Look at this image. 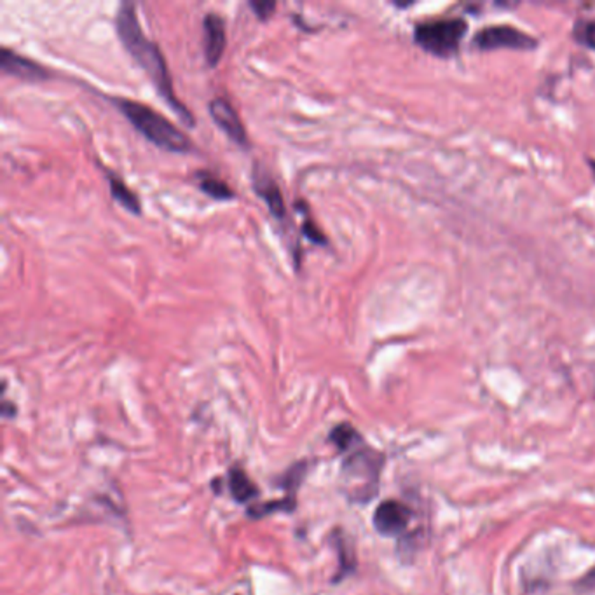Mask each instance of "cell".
Listing matches in <instances>:
<instances>
[{"label":"cell","mask_w":595,"mask_h":595,"mask_svg":"<svg viewBox=\"0 0 595 595\" xmlns=\"http://www.w3.org/2000/svg\"><path fill=\"white\" fill-rule=\"evenodd\" d=\"M204 59L208 67H217L226 51V22L217 13H208L203 20Z\"/></svg>","instance_id":"9"},{"label":"cell","mask_w":595,"mask_h":595,"mask_svg":"<svg viewBox=\"0 0 595 595\" xmlns=\"http://www.w3.org/2000/svg\"><path fill=\"white\" fill-rule=\"evenodd\" d=\"M576 589L581 592H592L595 590V569H592L589 574H585L578 583Z\"/></svg>","instance_id":"18"},{"label":"cell","mask_w":595,"mask_h":595,"mask_svg":"<svg viewBox=\"0 0 595 595\" xmlns=\"http://www.w3.org/2000/svg\"><path fill=\"white\" fill-rule=\"evenodd\" d=\"M250 7H252V11L256 13V16L260 22H266L275 13L276 2H273V0H250Z\"/></svg>","instance_id":"16"},{"label":"cell","mask_w":595,"mask_h":595,"mask_svg":"<svg viewBox=\"0 0 595 595\" xmlns=\"http://www.w3.org/2000/svg\"><path fill=\"white\" fill-rule=\"evenodd\" d=\"M572 37L578 44L595 50V18H580L572 27Z\"/></svg>","instance_id":"15"},{"label":"cell","mask_w":595,"mask_h":595,"mask_svg":"<svg viewBox=\"0 0 595 595\" xmlns=\"http://www.w3.org/2000/svg\"><path fill=\"white\" fill-rule=\"evenodd\" d=\"M113 102L121 113L135 126V130L156 147L176 154H185L194 149L191 139L165 115L130 98H113Z\"/></svg>","instance_id":"2"},{"label":"cell","mask_w":595,"mask_h":595,"mask_svg":"<svg viewBox=\"0 0 595 595\" xmlns=\"http://www.w3.org/2000/svg\"><path fill=\"white\" fill-rule=\"evenodd\" d=\"M115 30L117 35L124 46V50L135 58V61L142 67L145 74L150 77V81L156 86L158 93L165 98V102L171 107V111L178 115V119L187 126L193 128L196 124V119L189 109L178 102L173 83H171L170 70L165 61L161 50L156 42H152L145 33L142 25L137 16V5L133 2H122L119 5L117 16H115Z\"/></svg>","instance_id":"1"},{"label":"cell","mask_w":595,"mask_h":595,"mask_svg":"<svg viewBox=\"0 0 595 595\" xmlns=\"http://www.w3.org/2000/svg\"><path fill=\"white\" fill-rule=\"evenodd\" d=\"M107 173V180H109V187H111V194L113 198L131 215H142V203L137 198V194L122 182L121 176H117L113 171H105Z\"/></svg>","instance_id":"11"},{"label":"cell","mask_w":595,"mask_h":595,"mask_svg":"<svg viewBox=\"0 0 595 595\" xmlns=\"http://www.w3.org/2000/svg\"><path fill=\"white\" fill-rule=\"evenodd\" d=\"M468 32L464 18H437L416 25L414 42L426 53L435 57H454L459 51L461 41Z\"/></svg>","instance_id":"3"},{"label":"cell","mask_w":595,"mask_h":595,"mask_svg":"<svg viewBox=\"0 0 595 595\" xmlns=\"http://www.w3.org/2000/svg\"><path fill=\"white\" fill-rule=\"evenodd\" d=\"M410 518L412 511L403 503L388 500L381 503L374 513V527L383 536H400L405 533Z\"/></svg>","instance_id":"6"},{"label":"cell","mask_w":595,"mask_h":595,"mask_svg":"<svg viewBox=\"0 0 595 595\" xmlns=\"http://www.w3.org/2000/svg\"><path fill=\"white\" fill-rule=\"evenodd\" d=\"M252 180H254V191H256L257 196L262 201H266L271 215L278 222H284L286 206H284V196H282V191H280L276 180L269 175V171L260 165H256Z\"/></svg>","instance_id":"10"},{"label":"cell","mask_w":595,"mask_h":595,"mask_svg":"<svg viewBox=\"0 0 595 595\" xmlns=\"http://www.w3.org/2000/svg\"><path fill=\"white\" fill-rule=\"evenodd\" d=\"M349 453L351 454L344 461V475L346 481L353 485L351 498L358 501H369L377 492L379 473L384 457L383 454L365 447V444L358 446Z\"/></svg>","instance_id":"4"},{"label":"cell","mask_w":595,"mask_h":595,"mask_svg":"<svg viewBox=\"0 0 595 595\" xmlns=\"http://www.w3.org/2000/svg\"><path fill=\"white\" fill-rule=\"evenodd\" d=\"M330 442L339 449L340 453H349L364 444L360 433L351 425L336 426L330 431Z\"/></svg>","instance_id":"14"},{"label":"cell","mask_w":595,"mask_h":595,"mask_svg":"<svg viewBox=\"0 0 595 595\" xmlns=\"http://www.w3.org/2000/svg\"><path fill=\"white\" fill-rule=\"evenodd\" d=\"M199 180V189L210 196L212 199H217V201H230V199L236 198L234 191L227 185L226 182L219 180L217 176H213L212 173L208 171H199L198 173Z\"/></svg>","instance_id":"13"},{"label":"cell","mask_w":595,"mask_h":595,"mask_svg":"<svg viewBox=\"0 0 595 595\" xmlns=\"http://www.w3.org/2000/svg\"><path fill=\"white\" fill-rule=\"evenodd\" d=\"M0 67L5 74L30 83H41L53 77V72L30 58L22 57L7 48L0 51Z\"/></svg>","instance_id":"8"},{"label":"cell","mask_w":595,"mask_h":595,"mask_svg":"<svg viewBox=\"0 0 595 595\" xmlns=\"http://www.w3.org/2000/svg\"><path fill=\"white\" fill-rule=\"evenodd\" d=\"M302 232H304V236H306L311 243H314V245H327V239H325L323 232H321L318 227L314 226L311 221H308V219H306L304 224H302Z\"/></svg>","instance_id":"17"},{"label":"cell","mask_w":595,"mask_h":595,"mask_svg":"<svg viewBox=\"0 0 595 595\" xmlns=\"http://www.w3.org/2000/svg\"><path fill=\"white\" fill-rule=\"evenodd\" d=\"M208 111L210 115L213 117V121L219 124V128L226 133L227 137L241 147H248V135L247 130L239 119L238 113L234 111V107L227 102L226 98L217 96L208 104Z\"/></svg>","instance_id":"7"},{"label":"cell","mask_w":595,"mask_h":595,"mask_svg":"<svg viewBox=\"0 0 595 595\" xmlns=\"http://www.w3.org/2000/svg\"><path fill=\"white\" fill-rule=\"evenodd\" d=\"M229 491H230L232 498L238 503H248V501H252L254 498L258 496V489H257L256 483L252 482L248 479V475L238 466H234L229 472Z\"/></svg>","instance_id":"12"},{"label":"cell","mask_w":595,"mask_h":595,"mask_svg":"<svg viewBox=\"0 0 595 595\" xmlns=\"http://www.w3.org/2000/svg\"><path fill=\"white\" fill-rule=\"evenodd\" d=\"M473 46L483 51L503 48L529 51L538 48V39L513 25H489L473 35Z\"/></svg>","instance_id":"5"}]
</instances>
